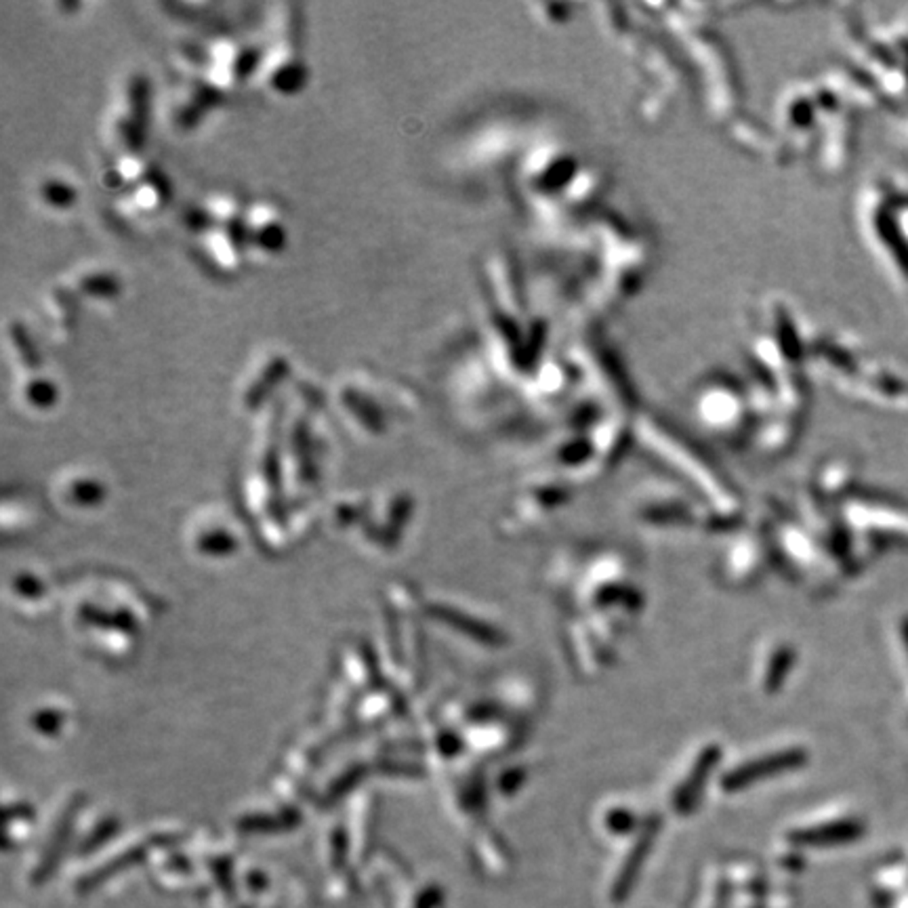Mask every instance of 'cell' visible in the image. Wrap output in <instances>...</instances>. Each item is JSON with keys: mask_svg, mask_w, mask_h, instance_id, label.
Here are the masks:
<instances>
[{"mask_svg": "<svg viewBox=\"0 0 908 908\" xmlns=\"http://www.w3.org/2000/svg\"><path fill=\"white\" fill-rule=\"evenodd\" d=\"M250 200L233 190L204 193L186 213V230L204 270L238 278L250 265L244 242V215Z\"/></svg>", "mask_w": 908, "mask_h": 908, "instance_id": "cell-1", "label": "cell"}, {"mask_svg": "<svg viewBox=\"0 0 908 908\" xmlns=\"http://www.w3.org/2000/svg\"><path fill=\"white\" fill-rule=\"evenodd\" d=\"M99 186L112 200V210L130 225L152 224L169 209L173 198L169 177L144 154L107 160Z\"/></svg>", "mask_w": 908, "mask_h": 908, "instance_id": "cell-2", "label": "cell"}, {"mask_svg": "<svg viewBox=\"0 0 908 908\" xmlns=\"http://www.w3.org/2000/svg\"><path fill=\"white\" fill-rule=\"evenodd\" d=\"M152 124V83L146 72L130 70L118 80L99 124L106 160L144 154Z\"/></svg>", "mask_w": 908, "mask_h": 908, "instance_id": "cell-3", "label": "cell"}, {"mask_svg": "<svg viewBox=\"0 0 908 908\" xmlns=\"http://www.w3.org/2000/svg\"><path fill=\"white\" fill-rule=\"evenodd\" d=\"M264 40L255 83L272 97H293L307 83L303 51V17L296 4H280L278 15Z\"/></svg>", "mask_w": 908, "mask_h": 908, "instance_id": "cell-4", "label": "cell"}, {"mask_svg": "<svg viewBox=\"0 0 908 908\" xmlns=\"http://www.w3.org/2000/svg\"><path fill=\"white\" fill-rule=\"evenodd\" d=\"M7 350L13 367V391L17 404L30 413H49L57 404L59 390L53 376L44 368V358L36 336L24 320L13 318L4 328Z\"/></svg>", "mask_w": 908, "mask_h": 908, "instance_id": "cell-5", "label": "cell"}, {"mask_svg": "<svg viewBox=\"0 0 908 908\" xmlns=\"http://www.w3.org/2000/svg\"><path fill=\"white\" fill-rule=\"evenodd\" d=\"M393 383L387 375L373 370H353L335 383V404L359 431L383 433L390 416V402L396 399Z\"/></svg>", "mask_w": 908, "mask_h": 908, "instance_id": "cell-6", "label": "cell"}, {"mask_svg": "<svg viewBox=\"0 0 908 908\" xmlns=\"http://www.w3.org/2000/svg\"><path fill=\"white\" fill-rule=\"evenodd\" d=\"M290 381H293V368H290L287 353L278 350L259 353L240 379V407L247 413L270 408L280 399V387L290 385Z\"/></svg>", "mask_w": 908, "mask_h": 908, "instance_id": "cell-7", "label": "cell"}, {"mask_svg": "<svg viewBox=\"0 0 908 908\" xmlns=\"http://www.w3.org/2000/svg\"><path fill=\"white\" fill-rule=\"evenodd\" d=\"M244 242L250 264H267L288 244V221L272 200H250L244 215Z\"/></svg>", "mask_w": 908, "mask_h": 908, "instance_id": "cell-8", "label": "cell"}, {"mask_svg": "<svg viewBox=\"0 0 908 908\" xmlns=\"http://www.w3.org/2000/svg\"><path fill=\"white\" fill-rule=\"evenodd\" d=\"M83 303L64 276L53 280L38 293L36 318L44 336L55 345H66L76 335Z\"/></svg>", "mask_w": 908, "mask_h": 908, "instance_id": "cell-9", "label": "cell"}, {"mask_svg": "<svg viewBox=\"0 0 908 908\" xmlns=\"http://www.w3.org/2000/svg\"><path fill=\"white\" fill-rule=\"evenodd\" d=\"M70 288L76 293L83 305L101 307L114 303L122 293V278L114 267L106 264H80L64 276Z\"/></svg>", "mask_w": 908, "mask_h": 908, "instance_id": "cell-10", "label": "cell"}, {"mask_svg": "<svg viewBox=\"0 0 908 908\" xmlns=\"http://www.w3.org/2000/svg\"><path fill=\"white\" fill-rule=\"evenodd\" d=\"M80 190L66 170H47L34 184V200L49 213H70L78 204Z\"/></svg>", "mask_w": 908, "mask_h": 908, "instance_id": "cell-11", "label": "cell"}, {"mask_svg": "<svg viewBox=\"0 0 908 908\" xmlns=\"http://www.w3.org/2000/svg\"><path fill=\"white\" fill-rule=\"evenodd\" d=\"M797 759H799L797 753L785 751V753H776V755H770V759H762V762L746 763L745 768H738L732 776H730L728 786L749 785V782L762 780V778H765V776H772V772H782V770L791 768Z\"/></svg>", "mask_w": 908, "mask_h": 908, "instance_id": "cell-12", "label": "cell"}]
</instances>
